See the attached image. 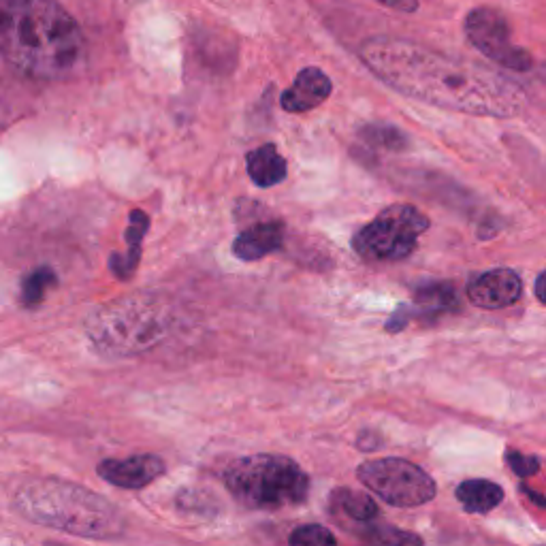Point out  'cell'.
Here are the masks:
<instances>
[{
    "label": "cell",
    "instance_id": "obj_22",
    "mask_svg": "<svg viewBox=\"0 0 546 546\" xmlns=\"http://www.w3.org/2000/svg\"><path fill=\"white\" fill-rule=\"evenodd\" d=\"M506 461H508V465H510V470L515 472L517 476H521V478L534 476V474H538V470H540V459H538V457H534V455H523V453H519V451H512V448L506 453Z\"/></svg>",
    "mask_w": 546,
    "mask_h": 546
},
{
    "label": "cell",
    "instance_id": "obj_8",
    "mask_svg": "<svg viewBox=\"0 0 546 546\" xmlns=\"http://www.w3.org/2000/svg\"><path fill=\"white\" fill-rule=\"evenodd\" d=\"M465 37L480 54L500 67L525 73L534 69V58L523 47L512 43L510 26L504 15L491 7H478L465 18Z\"/></svg>",
    "mask_w": 546,
    "mask_h": 546
},
{
    "label": "cell",
    "instance_id": "obj_12",
    "mask_svg": "<svg viewBox=\"0 0 546 546\" xmlns=\"http://www.w3.org/2000/svg\"><path fill=\"white\" fill-rule=\"evenodd\" d=\"M333 90L331 79L316 67L303 69L293 86L284 90L280 96V105L288 114H305L318 105H323Z\"/></svg>",
    "mask_w": 546,
    "mask_h": 546
},
{
    "label": "cell",
    "instance_id": "obj_3",
    "mask_svg": "<svg viewBox=\"0 0 546 546\" xmlns=\"http://www.w3.org/2000/svg\"><path fill=\"white\" fill-rule=\"evenodd\" d=\"M13 508L30 523L88 540L118 538L126 529L118 506L92 489L60 478L28 480L15 491Z\"/></svg>",
    "mask_w": 546,
    "mask_h": 546
},
{
    "label": "cell",
    "instance_id": "obj_26",
    "mask_svg": "<svg viewBox=\"0 0 546 546\" xmlns=\"http://www.w3.org/2000/svg\"><path fill=\"white\" fill-rule=\"evenodd\" d=\"M538 73H540V79H542V82H546V62L542 64V67H540V71H538Z\"/></svg>",
    "mask_w": 546,
    "mask_h": 546
},
{
    "label": "cell",
    "instance_id": "obj_16",
    "mask_svg": "<svg viewBox=\"0 0 546 546\" xmlns=\"http://www.w3.org/2000/svg\"><path fill=\"white\" fill-rule=\"evenodd\" d=\"M457 500L472 515H487L502 504L504 489L485 478H470L457 487Z\"/></svg>",
    "mask_w": 546,
    "mask_h": 546
},
{
    "label": "cell",
    "instance_id": "obj_10",
    "mask_svg": "<svg viewBox=\"0 0 546 546\" xmlns=\"http://www.w3.org/2000/svg\"><path fill=\"white\" fill-rule=\"evenodd\" d=\"M523 295V282L517 271L491 269L478 273L468 282V297L483 310H502L517 303Z\"/></svg>",
    "mask_w": 546,
    "mask_h": 546
},
{
    "label": "cell",
    "instance_id": "obj_25",
    "mask_svg": "<svg viewBox=\"0 0 546 546\" xmlns=\"http://www.w3.org/2000/svg\"><path fill=\"white\" fill-rule=\"evenodd\" d=\"M521 491H523V493H525V495L529 497V500H532L534 504H540L542 508H546V500H544V497H540V493H538V491H532V489L525 487V485L521 487Z\"/></svg>",
    "mask_w": 546,
    "mask_h": 546
},
{
    "label": "cell",
    "instance_id": "obj_17",
    "mask_svg": "<svg viewBox=\"0 0 546 546\" xmlns=\"http://www.w3.org/2000/svg\"><path fill=\"white\" fill-rule=\"evenodd\" d=\"M331 506L340 512V515L348 517L355 525L369 523L378 519V504L372 497L352 491V489H337L331 493Z\"/></svg>",
    "mask_w": 546,
    "mask_h": 546
},
{
    "label": "cell",
    "instance_id": "obj_15",
    "mask_svg": "<svg viewBox=\"0 0 546 546\" xmlns=\"http://www.w3.org/2000/svg\"><path fill=\"white\" fill-rule=\"evenodd\" d=\"M246 169L250 180L261 188H273L286 180V158L273 143L252 150L246 156Z\"/></svg>",
    "mask_w": 546,
    "mask_h": 546
},
{
    "label": "cell",
    "instance_id": "obj_11",
    "mask_svg": "<svg viewBox=\"0 0 546 546\" xmlns=\"http://www.w3.org/2000/svg\"><path fill=\"white\" fill-rule=\"evenodd\" d=\"M109 485L120 489H143L167 472L165 461L158 455H135L128 459H105L96 468Z\"/></svg>",
    "mask_w": 546,
    "mask_h": 546
},
{
    "label": "cell",
    "instance_id": "obj_23",
    "mask_svg": "<svg viewBox=\"0 0 546 546\" xmlns=\"http://www.w3.org/2000/svg\"><path fill=\"white\" fill-rule=\"evenodd\" d=\"M380 5H387L395 11H404V13H412L419 9V0H376Z\"/></svg>",
    "mask_w": 546,
    "mask_h": 546
},
{
    "label": "cell",
    "instance_id": "obj_5",
    "mask_svg": "<svg viewBox=\"0 0 546 546\" xmlns=\"http://www.w3.org/2000/svg\"><path fill=\"white\" fill-rule=\"evenodd\" d=\"M224 485L242 506L278 512L308 500L310 476L291 457L250 455L229 465Z\"/></svg>",
    "mask_w": 546,
    "mask_h": 546
},
{
    "label": "cell",
    "instance_id": "obj_20",
    "mask_svg": "<svg viewBox=\"0 0 546 546\" xmlns=\"http://www.w3.org/2000/svg\"><path fill=\"white\" fill-rule=\"evenodd\" d=\"M359 135L365 143H369V146L393 150V152H401L410 146L408 137L391 124H367L361 128Z\"/></svg>",
    "mask_w": 546,
    "mask_h": 546
},
{
    "label": "cell",
    "instance_id": "obj_24",
    "mask_svg": "<svg viewBox=\"0 0 546 546\" xmlns=\"http://www.w3.org/2000/svg\"><path fill=\"white\" fill-rule=\"evenodd\" d=\"M536 297L540 303L546 305V269L540 273L538 280H536Z\"/></svg>",
    "mask_w": 546,
    "mask_h": 546
},
{
    "label": "cell",
    "instance_id": "obj_14",
    "mask_svg": "<svg viewBox=\"0 0 546 546\" xmlns=\"http://www.w3.org/2000/svg\"><path fill=\"white\" fill-rule=\"evenodd\" d=\"M150 231V216L141 210H133L131 212V224H128L126 231V244H128V252L126 254H111L109 261V269L116 273L120 280H131L133 273L139 265L141 259V244L143 237Z\"/></svg>",
    "mask_w": 546,
    "mask_h": 546
},
{
    "label": "cell",
    "instance_id": "obj_9",
    "mask_svg": "<svg viewBox=\"0 0 546 546\" xmlns=\"http://www.w3.org/2000/svg\"><path fill=\"white\" fill-rule=\"evenodd\" d=\"M459 308V297L451 282H429L416 288L412 303L399 305V310L387 320L389 333H397L406 329L412 318L423 320H438L444 314H451Z\"/></svg>",
    "mask_w": 546,
    "mask_h": 546
},
{
    "label": "cell",
    "instance_id": "obj_19",
    "mask_svg": "<svg viewBox=\"0 0 546 546\" xmlns=\"http://www.w3.org/2000/svg\"><path fill=\"white\" fill-rule=\"evenodd\" d=\"M56 284H58V278L54 269L37 267L35 271H30L22 282V303L26 305V308H37Z\"/></svg>",
    "mask_w": 546,
    "mask_h": 546
},
{
    "label": "cell",
    "instance_id": "obj_7",
    "mask_svg": "<svg viewBox=\"0 0 546 546\" xmlns=\"http://www.w3.org/2000/svg\"><path fill=\"white\" fill-rule=\"evenodd\" d=\"M357 476L382 502L395 508L425 506L438 493L436 480L416 463L399 457L363 461L357 468Z\"/></svg>",
    "mask_w": 546,
    "mask_h": 546
},
{
    "label": "cell",
    "instance_id": "obj_1",
    "mask_svg": "<svg viewBox=\"0 0 546 546\" xmlns=\"http://www.w3.org/2000/svg\"><path fill=\"white\" fill-rule=\"evenodd\" d=\"M359 58L393 90L459 114L510 118L519 116L529 103L525 88L515 79L408 39L369 37L359 47Z\"/></svg>",
    "mask_w": 546,
    "mask_h": 546
},
{
    "label": "cell",
    "instance_id": "obj_6",
    "mask_svg": "<svg viewBox=\"0 0 546 546\" xmlns=\"http://www.w3.org/2000/svg\"><path fill=\"white\" fill-rule=\"evenodd\" d=\"M429 218L414 205H391L352 239L363 261H404L416 250L419 237L429 229Z\"/></svg>",
    "mask_w": 546,
    "mask_h": 546
},
{
    "label": "cell",
    "instance_id": "obj_13",
    "mask_svg": "<svg viewBox=\"0 0 546 546\" xmlns=\"http://www.w3.org/2000/svg\"><path fill=\"white\" fill-rule=\"evenodd\" d=\"M284 244V222L271 220L259 222L237 235L233 242V254L242 261H259L267 254L278 252Z\"/></svg>",
    "mask_w": 546,
    "mask_h": 546
},
{
    "label": "cell",
    "instance_id": "obj_18",
    "mask_svg": "<svg viewBox=\"0 0 546 546\" xmlns=\"http://www.w3.org/2000/svg\"><path fill=\"white\" fill-rule=\"evenodd\" d=\"M352 532L369 544H423V538H419L416 534L401 532V529L391 525H378L374 521L355 525Z\"/></svg>",
    "mask_w": 546,
    "mask_h": 546
},
{
    "label": "cell",
    "instance_id": "obj_2",
    "mask_svg": "<svg viewBox=\"0 0 546 546\" xmlns=\"http://www.w3.org/2000/svg\"><path fill=\"white\" fill-rule=\"evenodd\" d=\"M84 32L56 0H0V56L13 71L43 82L75 73Z\"/></svg>",
    "mask_w": 546,
    "mask_h": 546
},
{
    "label": "cell",
    "instance_id": "obj_21",
    "mask_svg": "<svg viewBox=\"0 0 546 546\" xmlns=\"http://www.w3.org/2000/svg\"><path fill=\"white\" fill-rule=\"evenodd\" d=\"M288 542H291L293 546H320V544L333 546L337 538L323 525H303V527H297L295 532L288 536Z\"/></svg>",
    "mask_w": 546,
    "mask_h": 546
},
{
    "label": "cell",
    "instance_id": "obj_4",
    "mask_svg": "<svg viewBox=\"0 0 546 546\" xmlns=\"http://www.w3.org/2000/svg\"><path fill=\"white\" fill-rule=\"evenodd\" d=\"M171 325L173 312L163 297L135 293L99 305L86 320V333L101 355L135 357L163 344Z\"/></svg>",
    "mask_w": 546,
    "mask_h": 546
}]
</instances>
